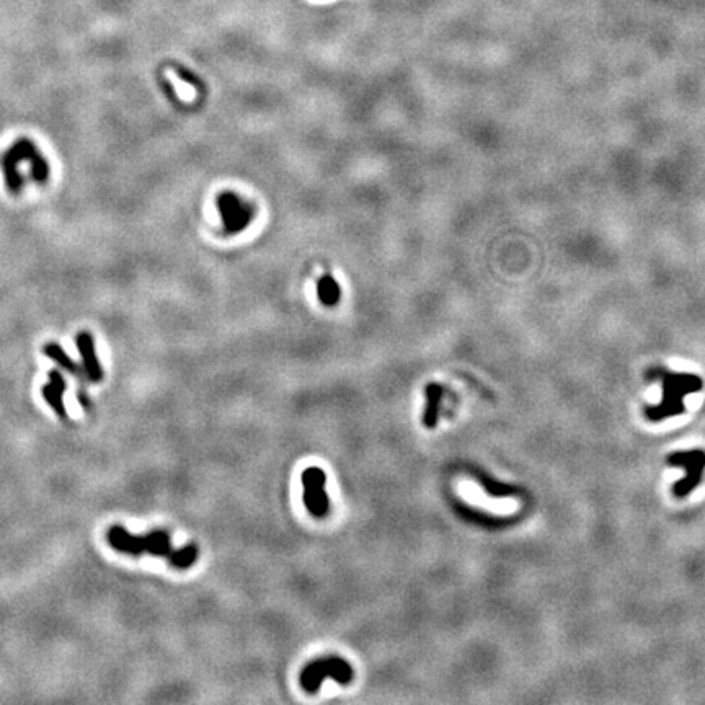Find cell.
<instances>
[{"instance_id":"6da1fadb","label":"cell","mask_w":705,"mask_h":705,"mask_svg":"<svg viewBox=\"0 0 705 705\" xmlns=\"http://www.w3.org/2000/svg\"><path fill=\"white\" fill-rule=\"evenodd\" d=\"M327 678H333L337 683L343 684V686H348V684L353 681L354 671L351 664L343 658L338 657L320 658L315 659V662H311L302 669L301 676H299V681H301L304 691L309 694H315L318 691L320 684L323 683V679Z\"/></svg>"},{"instance_id":"7a4b0ae2","label":"cell","mask_w":705,"mask_h":705,"mask_svg":"<svg viewBox=\"0 0 705 705\" xmlns=\"http://www.w3.org/2000/svg\"><path fill=\"white\" fill-rule=\"evenodd\" d=\"M663 381V402L658 408L650 412V417L654 419H662L664 415H673L683 412V398L687 394L696 392L702 387V381L697 376L691 374H673L662 372Z\"/></svg>"},{"instance_id":"3957f363","label":"cell","mask_w":705,"mask_h":705,"mask_svg":"<svg viewBox=\"0 0 705 705\" xmlns=\"http://www.w3.org/2000/svg\"><path fill=\"white\" fill-rule=\"evenodd\" d=\"M219 216L222 219L224 229L229 234H239L250 226L253 219V206L239 194L226 192L217 198Z\"/></svg>"},{"instance_id":"277c9868","label":"cell","mask_w":705,"mask_h":705,"mask_svg":"<svg viewBox=\"0 0 705 705\" xmlns=\"http://www.w3.org/2000/svg\"><path fill=\"white\" fill-rule=\"evenodd\" d=\"M327 475L320 467H307L302 472L304 504L315 518L327 516L330 511V498L325 492Z\"/></svg>"},{"instance_id":"5b68a950","label":"cell","mask_w":705,"mask_h":705,"mask_svg":"<svg viewBox=\"0 0 705 705\" xmlns=\"http://www.w3.org/2000/svg\"><path fill=\"white\" fill-rule=\"evenodd\" d=\"M36 152L38 149L34 147V144L32 141H28V139H20V141L15 142L13 146L5 152V156L2 159V168L5 175V182H7V187L12 193H18L23 184V178L18 172V165L22 162H32V159Z\"/></svg>"},{"instance_id":"8992f818","label":"cell","mask_w":705,"mask_h":705,"mask_svg":"<svg viewBox=\"0 0 705 705\" xmlns=\"http://www.w3.org/2000/svg\"><path fill=\"white\" fill-rule=\"evenodd\" d=\"M108 542L116 552L133 555V557H139V555L146 553L147 549V539L146 534H131L128 532L123 526H113L108 531Z\"/></svg>"},{"instance_id":"52a82bcc","label":"cell","mask_w":705,"mask_h":705,"mask_svg":"<svg viewBox=\"0 0 705 705\" xmlns=\"http://www.w3.org/2000/svg\"><path fill=\"white\" fill-rule=\"evenodd\" d=\"M671 462L683 464V466L687 467L689 477L684 478L681 483L678 482L676 485V495L678 497H684V495H687L692 488L697 487V482L699 478H701L702 469L705 466V454L704 452L674 454L671 457Z\"/></svg>"},{"instance_id":"ba28073f","label":"cell","mask_w":705,"mask_h":705,"mask_svg":"<svg viewBox=\"0 0 705 705\" xmlns=\"http://www.w3.org/2000/svg\"><path fill=\"white\" fill-rule=\"evenodd\" d=\"M77 349L82 356L83 369L87 372V377L92 382H100L103 379V369L100 366L97 349H95V340L88 332H80L76 337Z\"/></svg>"},{"instance_id":"9c48e42d","label":"cell","mask_w":705,"mask_h":705,"mask_svg":"<svg viewBox=\"0 0 705 705\" xmlns=\"http://www.w3.org/2000/svg\"><path fill=\"white\" fill-rule=\"evenodd\" d=\"M424 395H427V408L423 415V424L427 428H434L438 424L439 405L444 397V389L439 384H428Z\"/></svg>"},{"instance_id":"30bf717a","label":"cell","mask_w":705,"mask_h":705,"mask_svg":"<svg viewBox=\"0 0 705 705\" xmlns=\"http://www.w3.org/2000/svg\"><path fill=\"white\" fill-rule=\"evenodd\" d=\"M43 351L44 354L49 359H53L54 363L59 364L62 369H66L67 372H71L72 376H76L79 379H82L83 381V377L87 376V372H85V369H82L79 366V364L74 361V359L69 356V354L64 351V349L61 348V344H58V343H48V344H44V348H43Z\"/></svg>"},{"instance_id":"8fae6325","label":"cell","mask_w":705,"mask_h":705,"mask_svg":"<svg viewBox=\"0 0 705 705\" xmlns=\"http://www.w3.org/2000/svg\"><path fill=\"white\" fill-rule=\"evenodd\" d=\"M146 539H147L146 553H151L154 557L168 558L175 550L172 546V537H170V534L165 531L149 532L146 534Z\"/></svg>"},{"instance_id":"7c38bea8","label":"cell","mask_w":705,"mask_h":705,"mask_svg":"<svg viewBox=\"0 0 705 705\" xmlns=\"http://www.w3.org/2000/svg\"><path fill=\"white\" fill-rule=\"evenodd\" d=\"M317 296L323 306H335L342 297V288L338 286L333 276L325 274L317 283Z\"/></svg>"},{"instance_id":"4fadbf2b","label":"cell","mask_w":705,"mask_h":705,"mask_svg":"<svg viewBox=\"0 0 705 705\" xmlns=\"http://www.w3.org/2000/svg\"><path fill=\"white\" fill-rule=\"evenodd\" d=\"M198 557H199V547L196 544H188V546H184L182 549H175L167 560L172 567L178 570H187L189 567H193Z\"/></svg>"},{"instance_id":"5bb4252c","label":"cell","mask_w":705,"mask_h":705,"mask_svg":"<svg viewBox=\"0 0 705 705\" xmlns=\"http://www.w3.org/2000/svg\"><path fill=\"white\" fill-rule=\"evenodd\" d=\"M41 394H43V398L46 400L49 407L53 408V412L58 415L59 418L64 419V422H67L69 419V412H67V408H66V405H64V395L58 391L56 387H53L51 384H46V386H43L41 389Z\"/></svg>"},{"instance_id":"9a60e30c","label":"cell","mask_w":705,"mask_h":705,"mask_svg":"<svg viewBox=\"0 0 705 705\" xmlns=\"http://www.w3.org/2000/svg\"><path fill=\"white\" fill-rule=\"evenodd\" d=\"M49 384H51L53 387H56L58 391L61 392L62 395L66 394V391H67L66 379H64L61 376V372H58V371H51V372H49Z\"/></svg>"},{"instance_id":"2e32d148","label":"cell","mask_w":705,"mask_h":705,"mask_svg":"<svg viewBox=\"0 0 705 705\" xmlns=\"http://www.w3.org/2000/svg\"><path fill=\"white\" fill-rule=\"evenodd\" d=\"M77 400H79V403L83 407V410H87V412H90V405H92V402H90V398L87 397V394H85L83 391H77Z\"/></svg>"}]
</instances>
